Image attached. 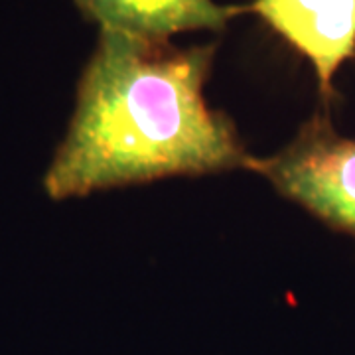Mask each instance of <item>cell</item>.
<instances>
[{"label":"cell","instance_id":"6da1fadb","mask_svg":"<svg viewBox=\"0 0 355 355\" xmlns=\"http://www.w3.org/2000/svg\"><path fill=\"white\" fill-rule=\"evenodd\" d=\"M214 53V44L176 48L101 32L46 174L51 198L247 168L233 123L203 97Z\"/></svg>","mask_w":355,"mask_h":355},{"label":"cell","instance_id":"7a4b0ae2","mask_svg":"<svg viewBox=\"0 0 355 355\" xmlns=\"http://www.w3.org/2000/svg\"><path fill=\"white\" fill-rule=\"evenodd\" d=\"M247 168L326 225L355 237V140L340 137L328 114H314L286 148L251 156Z\"/></svg>","mask_w":355,"mask_h":355},{"label":"cell","instance_id":"3957f363","mask_svg":"<svg viewBox=\"0 0 355 355\" xmlns=\"http://www.w3.org/2000/svg\"><path fill=\"white\" fill-rule=\"evenodd\" d=\"M243 10L308 58L322 97L330 101L338 67L355 58V0H253Z\"/></svg>","mask_w":355,"mask_h":355},{"label":"cell","instance_id":"277c9868","mask_svg":"<svg viewBox=\"0 0 355 355\" xmlns=\"http://www.w3.org/2000/svg\"><path fill=\"white\" fill-rule=\"evenodd\" d=\"M101 32L168 42L188 30H223L243 6H219L214 0H76Z\"/></svg>","mask_w":355,"mask_h":355}]
</instances>
